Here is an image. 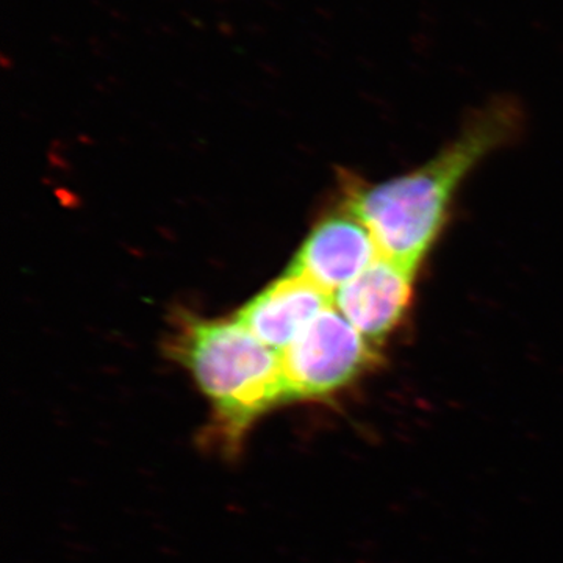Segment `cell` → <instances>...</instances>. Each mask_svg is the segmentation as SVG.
Returning a JSON list of instances; mask_svg holds the SVG:
<instances>
[{
  "mask_svg": "<svg viewBox=\"0 0 563 563\" xmlns=\"http://www.w3.org/2000/svg\"><path fill=\"white\" fill-rule=\"evenodd\" d=\"M523 103L493 96L466 114L453 141L418 168L366 187H351L350 207L373 233L385 257L418 273L439 240L463 181L493 152L520 136Z\"/></svg>",
  "mask_w": 563,
  "mask_h": 563,
  "instance_id": "6da1fadb",
  "label": "cell"
},
{
  "mask_svg": "<svg viewBox=\"0 0 563 563\" xmlns=\"http://www.w3.org/2000/svg\"><path fill=\"white\" fill-rule=\"evenodd\" d=\"M169 351L210 404L202 444L222 459L236 461L255 422L287 404L280 352L262 343L236 318L187 317Z\"/></svg>",
  "mask_w": 563,
  "mask_h": 563,
  "instance_id": "7a4b0ae2",
  "label": "cell"
},
{
  "mask_svg": "<svg viewBox=\"0 0 563 563\" xmlns=\"http://www.w3.org/2000/svg\"><path fill=\"white\" fill-rule=\"evenodd\" d=\"M287 402L328 401L372 372L377 347L335 306L328 307L280 352Z\"/></svg>",
  "mask_w": 563,
  "mask_h": 563,
  "instance_id": "3957f363",
  "label": "cell"
},
{
  "mask_svg": "<svg viewBox=\"0 0 563 563\" xmlns=\"http://www.w3.org/2000/svg\"><path fill=\"white\" fill-rule=\"evenodd\" d=\"M383 257L365 222L344 203L322 218L302 243L288 272L335 295L377 258Z\"/></svg>",
  "mask_w": 563,
  "mask_h": 563,
  "instance_id": "277c9868",
  "label": "cell"
},
{
  "mask_svg": "<svg viewBox=\"0 0 563 563\" xmlns=\"http://www.w3.org/2000/svg\"><path fill=\"white\" fill-rule=\"evenodd\" d=\"M417 272L391 258H377L333 295V306L374 346L384 343L413 302Z\"/></svg>",
  "mask_w": 563,
  "mask_h": 563,
  "instance_id": "5b68a950",
  "label": "cell"
},
{
  "mask_svg": "<svg viewBox=\"0 0 563 563\" xmlns=\"http://www.w3.org/2000/svg\"><path fill=\"white\" fill-rule=\"evenodd\" d=\"M332 303L328 291L288 272L252 298L235 318L266 346L282 352Z\"/></svg>",
  "mask_w": 563,
  "mask_h": 563,
  "instance_id": "8992f818",
  "label": "cell"
}]
</instances>
